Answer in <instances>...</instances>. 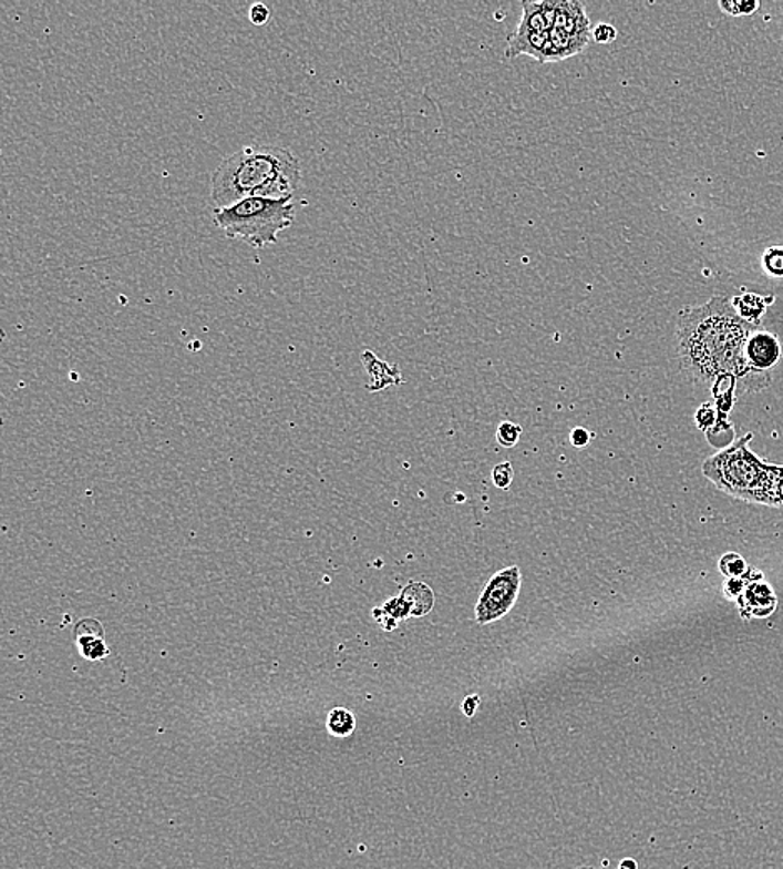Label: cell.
<instances>
[{
	"instance_id": "cell-1",
	"label": "cell",
	"mask_w": 783,
	"mask_h": 869,
	"mask_svg": "<svg viewBox=\"0 0 783 869\" xmlns=\"http://www.w3.org/2000/svg\"><path fill=\"white\" fill-rule=\"evenodd\" d=\"M745 323L722 306L720 299L683 313L679 326V351L683 370L697 384H713L720 375L739 374L749 344Z\"/></svg>"
},
{
	"instance_id": "cell-2",
	"label": "cell",
	"mask_w": 783,
	"mask_h": 869,
	"mask_svg": "<svg viewBox=\"0 0 783 869\" xmlns=\"http://www.w3.org/2000/svg\"><path fill=\"white\" fill-rule=\"evenodd\" d=\"M301 183V164L286 147L249 144L226 157L210 177L214 209L249 197H288Z\"/></svg>"
},
{
	"instance_id": "cell-3",
	"label": "cell",
	"mask_w": 783,
	"mask_h": 869,
	"mask_svg": "<svg viewBox=\"0 0 783 869\" xmlns=\"http://www.w3.org/2000/svg\"><path fill=\"white\" fill-rule=\"evenodd\" d=\"M214 223L229 239H241L261 249L278 243L279 233L295 223V204L288 197H249L214 209Z\"/></svg>"
},
{
	"instance_id": "cell-4",
	"label": "cell",
	"mask_w": 783,
	"mask_h": 869,
	"mask_svg": "<svg viewBox=\"0 0 783 869\" xmlns=\"http://www.w3.org/2000/svg\"><path fill=\"white\" fill-rule=\"evenodd\" d=\"M750 439L752 437L749 434L735 446L707 460L703 463V476L729 495L766 505L773 466H766L756 459L755 453L749 449Z\"/></svg>"
},
{
	"instance_id": "cell-5",
	"label": "cell",
	"mask_w": 783,
	"mask_h": 869,
	"mask_svg": "<svg viewBox=\"0 0 783 869\" xmlns=\"http://www.w3.org/2000/svg\"><path fill=\"white\" fill-rule=\"evenodd\" d=\"M522 589V571L516 565L496 572L483 589L476 602L475 615L478 624L486 625L505 617L518 599Z\"/></svg>"
},
{
	"instance_id": "cell-6",
	"label": "cell",
	"mask_w": 783,
	"mask_h": 869,
	"mask_svg": "<svg viewBox=\"0 0 783 869\" xmlns=\"http://www.w3.org/2000/svg\"><path fill=\"white\" fill-rule=\"evenodd\" d=\"M553 29L564 32L581 48H587L591 39V24L585 6L574 0H556V19Z\"/></svg>"
},
{
	"instance_id": "cell-7",
	"label": "cell",
	"mask_w": 783,
	"mask_h": 869,
	"mask_svg": "<svg viewBox=\"0 0 783 869\" xmlns=\"http://www.w3.org/2000/svg\"><path fill=\"white\" fill-rule=\"evenodd\" d=\"M739 607L745 617H766L776 607V597L772 587L762 579L746 584L745 591L739 597Z\"/></svg>"
},
{
	"instance_id": "cell-8",
	"label": "cell",
	"mask_w": 783,
	"mask_h": 869,
	"mask_svg": "<svg viewBox=\"0 0 783 869\" xmlns=\"http://www.w3.org/2000/svg\"><path fill=\"white\" fill-rule=\"evenodd\" d=\"M75 642L82 656L89 661L104 660L109 654L107 645L104 644V628L94 618H82L75 624Z\"/></svg>"
},
{
	"instance_id": "cell-9",
	"label": "cell",
	"mask_w": 783,
	"mask_h": 869,
	"mask_svg": "<svg viewBox=\"0 0 783 869\" xmlns=\"http://www.w3.org/2000/svg\"><path fill=\"white\" fill-rule=\"evenodd\" d=\"M548 32H532L525 29H516L515 34L508 39V48H506V58L513 59L518 55H532L539 62L546 44H548Z\"/></svg>"
},
{
	"instance_id": "cell-10",
	"label": "cell",
	"mask_w": 783,
	"mask_h": 869,
	"mask_svg": "<svg viewBox=\"0 0 783 869\" xmlns=\"http://www.w3.org/2000/svg\"><path fill=\"white\" fill-rule=\"evenodd\" d=\"M779 344L770 335L760 334L750 338L745 347V358L756 368H769L779 360Z\"/></svg>"
},
{
	"instance_id": "cell-11",
	"label": "cell",
	"mask_w": 783,
	"mask_h": 869,
	"mask_svg": "<svg viewBox=\"0 0 783 869\" xmlns=\"http://www.w3.org/2000/svg\"><path fill=\"white\" fill-rule=\"evenodd\" d=\"M584 51L585 48H581L580 44H577L574 39L565 35L564 32L552 29V31H549L548 44H546L545 51H543L542 59H539V64L564 61V59L571 58V55L575 54H580V52Z\"/></svg>"
},
{
	"instance_id": "cell-12",
	"label": "cell",
	"mask_w": 783,
	"mask_h": 869,
	"mask_svg": "<svg viewBox=\"0 0 783 869\" xmlns=\"http://www.w3.org/2000/svg\"><path fill=\"white\" fill-rule=\"evenodd\" d=\"M326 726H328V730L332 736L348 737L353 734L354 727H357V719H354L353 713L344 709V707H336L328 714Z\"/></svg>"
},
{
	"instance_id": "cell-13",
	"label": "cell",
	"mask_w": 783,
	"mask_h": 869,
	"mask_svg": "<svg viewBox=\"0 0 783 869\" xmlns=\"http://www.w3.org/2000/svg\"><path fill=\"white\" fill-rule=\"evenodd\" d=\"M519 434H522L519 425L512 423V421H503V423L498 425V430H496V440L505 449H512V447L518 443Z\"/></svg>"
},
{
	"instance_id": "cell-14",
	"label": "cell",
	"mask_w": 783,
	"mask_h": 869,
	"mask_svg": "<svg viewBox=\"0 0 783 869\" xmlns=\"http://www.w3.org/2000/svg\"><path fill=\"white\" fill-rule=\"evenodd\" d=\"M720 571L729 579L745 577L746 564L736 554H729L720 561Z\"/></svg>"
},
{
	"instance_id": "cell-15",
	"label": "cell",
	"mask_w": 783,
	"mask_h": 869,
	"mask_svg": "<svg viewBox=\"0 0 783 869\" xmlns=\"http://www.w3.org/2000/svg\"><path fill=\"white\" fill-rule=\"evenodd\" d=\"M493 483H495L498 489L506 490L513 482V467L512 463L505 462L499 463L493 469Z\"/></svg>"
},
{
	"instance_id": "cell-16",
	"label": "cell",
	"mask_w": 783,
	"mask_h": 869,
	"mask_svg": "<svg viewBox=\"0 0 783 869\" xmlns=\"http://www.w3.org/2000/svg\"><path fill=\"white\" fill-rule=\"evenodd\" d=\"M591 35H594L595 42H598V44H610V42L617 39V29L610 24H598L591 31Z\"/></svg>"
},
{
	"instance_id": "cell-17",
	"label": "cell",
	"mask_w": 783,
	"mask_h": 869,
	"mask_svg": "<svg viewBox=\"0 0 783 869\" xmlns=\"http://www.w3.org/2000/svg\"><path fill=\"white\" fill-rule=\"evenodd\" d=\"M269 18H271V12H269V9L266 8V6L256 4L249 9V21L255 25L266 24V22L269 21Z\"/></svg>"
},
{
	"instance_id": "cell-18",
	"label": "cell",
	"mask_w": 783,
	"mask_h": 869,
	"mask_svg": "<svg viewBox=\"0 0 783 869\" xmlns=\"http://www.w3.org/2000/svg\"><path fill=\"white\" fill-rule=\"evenodd\" d=\"M746 584H749V582L743 581V577L729 579V582L725 584L727 595H729V597L739 599L740 595L743 594V591H745Z\"/></svg>"
},
{
	"instance_id": "cell-19",
	"label": "cell",
	"mask_w": 783,
	"mask_h": 869,
	"mask_svg": "<svg viewBox=\"0 0 783 869\" xmlns=\"http://www.w3.org/2000/svg\"><path fill=\"white\" fill-rule=\"evenodd\" d=\"M570 439H571V443H574V447H578V449H581V447H587L588 443H590V433H588V431L585 430L584 427H578L575 428L574 431H571Z\"/></svg>"
},
{
	"instance_id": "cell-20",
	"label": "cell",
	"mask_w": 783,
	"mask_h": 869,
	"mask_svg": "<svg viewBox=\"0 0 783 869\" xmlns=\"http://www.w3.org/2000/svg\"><path fill=\"white\" fill-rule=\"evenodd\" d=\"M478 696L466 697L465 704H463V709H465L466 716H475L476 706H478Z\"/></svg>"
},
{
	"instance_id": "cell-21",
	"label": "cell",
	"mask_w": 783,
	"mask_h": 869,
	"mask_svg": "<svg viewBox=\"0 0 783 869\" xmlns=\"http://www.w3.org/2000/svg\"><path fill=\"white\" fill-rule=\"evenodd\" d=\"M620 869H637V862L631 861V859H625V861L621 862Z\"/></svg>"
},
{
	"instance_id": "cell-22",
	"label": "cell",
	"mask_w": 783,
	"mask_h": 869,
	"mask_svg": "<svg viewBox=\"0 0 783 869\" xmlns=\"http://www.w3.org/2000/svg\"><path fill=\"white\" fill-rule=\"evenodd\" d=\"M577 869H597V868H594V866H581V868H577Z\"/></svg>"
}]
</instances>
